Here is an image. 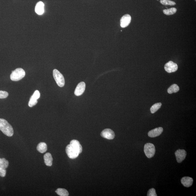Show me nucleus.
I'll return each mask as SVG.
<instances>
[{
	"instance_id": "f257e3e1",
	"label": "nucleus",
	"mask_w": 196,
	"mask_h": 196,
	"mask_svg": "<svg viewBox=\"0 0 196 196\" xmlns=\"http://www.w3.org/2000/svg\"><path fill=\"white\" fill-rule=\"evenodd\" d=\"M65 150L69 158L74 159L77 158L82 153V148L79 141L73 140L66 146Z\"/></svg>"
},
{
	"instance_id": "f03ea898",
	"label": "nucleus",
	"mask_w": 196,
	"mask_h": 196,
	"mask_svg": "<svg viewBox=\"0 0 196 196\" xmlns=\"http://www.w3.org/2000/svg\"><path fill=\"white\" fill-rule=\"evenodd\" d=\"M0 130L8 137H12L14 134V130L11 125L6 120L0 118Z\"/></svg>"
},
{
	"instance_id": "7ed1b4c3",
	"label": "nucleus",
	"mask_w": 196,
	"mask_h": 196,
	"mask_svg": "<svg viewBox=\"0 0 196 196\" xmlns=\"http://www.w3.org/2000/svg\"><path fill=\"white\" fill-rule=\"evenodd\" d=\"M26 74V73L23 69L21 68H18L12 71L10 75V78L13 81H18L24 78Z\"/></svg>"
},
{
	"instance_id": "20e7f679",
	"label": "nucleus",
	"mask_w": 196,
	"mask_h": 196,
	"mask_svg": "<svg viewBox=\"0 0 196 196\" xmlns=\"http://www.w3.org/2000/svg\"><path fill=\"white\" fill-rule=\"evenodd\" d=\"M53 76L58 86L63 87L65 85V79L63 76L58 70L54 69L53 72Z\"/></svg>"
},
{
	"instance_id": "39448f33",
	"label": "nucleus",
	"mask_w": 196,
	"mask_h": 196,
	"mask_svg": "<svg viewBox=\"0 0 196 196\" xmlns=\"http://www.w3.org/2000/svg\"><path fill=\"white\" fill-rule=\"evenodd\" d=\"M144 151L146 157L150 158L154 156L155 152V147L153 144L148 143L145 145Z\"/></svg>"
},
{
	"instance_id": "423d86ee",
	"label": "nucleus",
	"mask_w": 196,
	"mask_h": 196,
	"mask_svg": "<svg viewBox=\"0 0 196 196\" xmlns=\"http://www.w3.org/2000/svg\"><path fill=\"white\" fill-rule=\"evenodd\" d=\"M164 68L167 72L171 73L176 71L178 70V66L176 63L170 61L165 64Z\"/></svg>"
},
{
	"instance_id": "0eeeda50",
	"label": "nucleus",
	"mask_w": 196,
	"mask_h": 196,
	"mask_svg": "<svg viewBox=\"0 0 196 196\" xmlns=\"http://www.w3.org/2000/svg\"><path fill=\"white\" fill-rule=\"evenodd\" d=\"M41 94L38 90L35 91L34 94L31 97L29 102V107H32L38 103V99L40 98Z\"/></svg>"
},
{
	"instance_id": "6e6552de",
	"label": "nucleus",
	"mask_w": 196,
	"mask_h": 196,
	"mask_svg": "<svg viewBox=\"0 0 196 196\" xmlns=\"http://www.w3.org/2000/svg\"><path fill=\"white\" fill-rule=\"evenodd\" d=\"M101 136L103 138L108 140H113L115 137V133L113 131L109 129H105L101 133Z\"/></svg>"
},
{
	"instance_id": "1a4fd4ad",
	"label": "nucleus",
	"mask_w": 196,
	"mask_h": 196,
	"mask_svg": "<svg viewBox=\"0 0 196 196\" xmlns=\"http://www.w3.org/2000/svg\"><path fill=\"white\" fill-rule=\"evenodd\" d=\"M187 155L186 151L183 149H178L175 152L177 161L178 163H181L186 158Z\"/></svg>"
},
{
	"instance_id": "9d476101",
	"label": "nucleus",
	"mask_w": 196,
	"mask_h": 196,
	"mask_svg": "<svg viewBox=\"0 0 196 196\" xmlns=\"http://www.w3.org/2000/svg\"><path fill=\"white\" fill-rule=\"evenodd\" d=\"M131 21V17L129 14H126L121 18L120 26L121 27L125 28L128 26Z\"/></svg>"
},
{
	"instance_id": "9b49d317",
	"label": "nucleus",
	"mask_w": 196,
	"mask_h": 196,
	"mask_svg": "<svg viewBox=\"0 0 196 196\" xmlns=\"http://www.w3.org/2000/svg\"><path fill=\"white\" fill-rule=\"evenodd\" d=\"M85 84L84 82H80L77 85L74 91V94L76 96H80L82 95L85 91Z\"/></svg>"
},
{
	"instance_id": "f8f14e48",
	"label": "nucleus",
	"mask_w": 196,
	"mask_h": 196,
	"mask_svg": "<svg viewBox=\"0 0 196 196\" xmlns=\"http://www.w3.org/2000/svg\"><path fill=\"white\" fill-rule=\"evenodd\" d=\"M163 131V129L162 127H159L150 131L148 133L149 136L151 138H154L160 135Z\"/></svg>"
},
{
	"instance_id": "ddd939ff",
	"label": "nucleus",
	"mask_w": 196,
	"mask_h": 196,
	"mask_svg": "<svg viewBox=\"0 0 196 196\" xmlns=\"http://www.w3.org/2000/svg\"><path fill=\"white\" fill-rule=\"evenodd\" d=\"M181 183L185 187H189L193 185V180L192 178L190 177H185L181 180Z\"/></svg>"
},
{
	"instance_id": "4468645a",
	"label": "nucleus",
	"mask_w": 196,
	"mask_h": 196,
	"mask_svg": "<svg viewBox=\"0 0 196 196\" xmlns=\"http://www.w3.org/2000/svg\"><path fill=\"white\" fill-rule=\"evenodd\" d=\"M45 164L48 166H51L52 165L53 158L50 153H46L44 156Z\"/></svg>"
},
{
	"instance_id": "2eb2a0df",
	"label": "nucleus",
	"mask_w": 196,
	"mask_h": 196,
	"mask_svg": "<svg viewBox=\"0 0 196 196\" xmlns=\"http://www.w3.org/2000/svg\"><path fill=\"white\" fill-rule=\"evenodd\" d=\"M44 6L45 5L42 2H38L35 7V11L36 13L39 15H41L44 13Z\"/></svg>"
},
{
	"instance_id": "dca6fc26",
	"label": "nucleus",
	"mask_w": 196,
	"mask_h": 196,
	"mask_svg": "<svg viewBox=\"0 0 196 196\" xmlns=\"http://www.w3.org/2000/svg\"><path fill=\"white\" fill-rule=\"evenodd\" d=\"M37 150L39 152L43 153L46 152L47 150V146L45 142H42L38 144L37 147Z\"/></svg>"
},
{
	"instance_id": "f3484780",
	"label": "nucleus",
	"mask_w": 196,
	"mask_h": 196,
	"mask_svg": "<svg viewBox=\"0 0 196 196\" xmlns=\"http://www.w3.org/2000/svg\"><path fill=\"white\" fill-rule=\"evenodd\" d=\"M179 88L178 85L174 84L170 86L167 89L168 93L169 94H172L173 93H175L179 91Z\"/></svg>"
},
{
	"instance_id": "a211bd4d",
	"label": "nucleus",
	"mask_w": 196,
	"mask_h": 196,
	"mask_svg": "<svg viewBox=\"0 0 196 196\" xmlns=\"http://www.w3.org/2000/svg\"><path fill=\"white\" fill-rule=\"evenodd\" d=\"M57 194L60 196H68L69 195L68 192L64 189L58 188L55 191Z\"/></svg>"
},
{
	"instance_id": "6ab92c4d",
	"label": "nucleus",
	"mask_w": 196,
	"mask_h": 196,
	"mask_svg": "<svg viewBox=\"0 0 196 196\" xmlns=\"http://www.w3.org/2000/svg\"><path fill=\"white\" fill-rule=\"evenodd\" d=\"M177 11V9L175 8H171L170 9H165L163 10L164 14L166 15H170L175 14Z\"/></svg>"
},
{
	"instance_id": "aec40b11",
	"label": "nucleus",
	"mask_w": 196,
	"mask_h": 196,
	"mask_svg": "<svg viewBox=\"0 0 196 196\" xmlns=\"http://www.w3.org/2000/svg\"><path fill=\"white\" fill-rule=\"evenodd\" d=\"M9 164V162L6 159L0 158V167L6 169L8 167Z\"/></svg>"
},
{
	"instance_id": "412c9836",
	"label": "nucleus",
	"mask_w": 196,
	"mask_h": 196,
	"mask_svg": "<svg viewBox=\"0 0 196 196\" xmlns=\"http://www.w3.org/2000/svg\"><path fill=\"white\" fill-rule=\"evenodd\" d=\"M161 106H162V104L161 103H157L154 104L150 108L151 112L152 114L156 112L157 110L160 108Z\"/></svg>"
},
{
	"instance_id": "4be33fe9",
	"label": "nucleus",
	"mask_w": 196,
	"mask_h": 196,
	"mask_svg": "<svg viewBox=\"0 0 196 196\" xmlns=\"http://www.w3.org/2000/svg\"><path fill=\"white\" fill-rule=\"evenodd\" d=\"M160 3L162 5H165V6H167V5L174 6L176 5L175 2L170 0H161Z\"/></svg>"
},
{
	"instance_id": "5701e85b",
	"label": "nucleus",
	"mask_w": 196,
	"mask_h": 196,
	"mask_svg": "<svg viewBox=\"0 0 196 196\" xmlns=\"http://www.w3.org/2000/svg\"><path fill=\"white\" fill-rule=\"evenodd\" d=\"M147 196H157V194L156 193L155 189L154 188H152L150 189L148 191Z\"/></svg>"
},
{
	"instance_id": "b1692460",
	"label": "nucleus",
	"mask_w": 196,
	"mask_h": 196,
	"mask_svg": "<svg viewBox=\"0 0 196 196\" xmlns=\"http://www.w3.org/2000/svg\"><path fill=\"white\" fill-rule=\"evenodd\" d=\"M9 96V93L6 91L0 90V98H5Z\"/></svg>"
},
{
	"instance_id": "393cba45",
	"label": "nucleus",
	"mask_w": 196,
	"mask_h": 196,
	"mask_svg": "<svg viewBox=\"0 0 196 196\" xmlns=\"http://www.w3.org/2000/svg\"><path fill=\"white\" fill-rule=\"evenodd\" d=\"M6 169L0 167V176L4 177L6 176Z\"/></svg>"
},
{
	"instance_id": "a878e982",
	"label": "nucleus",
	"mask_w": 196,
	"mask_h": 196,
	"mask_svg": "<svg viewBox=\"0 0 196 196\" xmlns=\"http://www.w3.org/2000/svg\"><path fill=\"white\" fill-rule=\"evenodd\" d=\"M195 1H196V0H195Z\"/></svg>"
}]
</instances>
